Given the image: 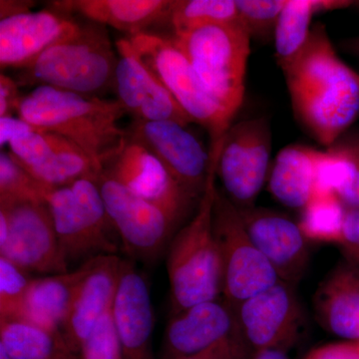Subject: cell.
I'll use <instances>...</instances> for the list:
<instances>
[{"label":"cell","instance_id":"cell-1","mask_svg":"<svg viewBox=\"0 0 359 359\" xmlns=\"http://www.w3.org/2000/svg\"><path fill=\"white\" fill-rule=\"evenodd\" d=\"M283 71L292 109L316 141L330 148L359 113V75L337 56L323 25Z\"/></svg>","mask_w":359,"mask_h":359},{"label":"cell","instance_id":"cell-2","mask_svg":"<svg viewBox=\"0 0 359 359\" xmlns=\"http://www.w3.org/2000/svg\"><path fill=\"white\" fill-rule=\"evenodd\" d=\"M16 114L33 126L72 142L100 172L128 137V130L120 126L128 114L117 99L39 86L22 96Z\"/></svg>","mask_w":359,"mask_h":359},{"label":"cell","instance_id":"cell-3","mask_svg":"<svg viewBox=\"0 0 359 359\" xmlns=\"http://www.w3.org/2000/svg\"><path fill=\"white\" fill-rule=\"evenodd\" d=\"M207 183L193 219L169 243L167 273L173 314L219 299L223 292L221 255L212 226L219 151H211Z\"/></svg>","mask_w":359,"mask_h":359},{"label":"cell","instance_id":"cell-4","mask_svg":"<svg viewBox=\"0 0 359 359\" xmlns=\"http://www.w3.org/2000/svg\"><path fill=\"white\" fill-rule=\"evenodd\" d=\"M117 60L107 27L88 21L21 68L15 80L20 86H49L97 96L113 86Z\"/></svg>","mask_w":359,"mask_h":359},{"label":"cell","instance_id":"cell-5","mask_svg":"<svg viewBox=\"0 0 359 359\" xmlns=\"http://www.w3.org/2000/svg\"><path fill=\"white\" fill-rule=\"evenodd\" d=\"M172 39L210 95L233 119L245 99L249 33L237 22L204 26Z\"/></svg>","mask_w":359,"mask_h":359},{"label":"cell","instance_id":"cell-6","mask_svg":"<svg viewBox=\"0 0 359 359\" xmlns=\"http://www.w3.org/2000/svg\"><path fill=\"white\" fill-rule=\"evenodd\" d=\"M128 39L141 60L159 78L184 112L207 130L211 147L219 145L233 119L210 95L173 39L151 32Z\"/></svg>","mask_w":359,"mask_h":359},{"label":"cell","instance_id":"cell-7","mask_svg":"<svg viewBox=\"0 0 359 359\" xmlns=\"http://www.w3.org/2000/svg\"><path fill=\"white\" fill-rule=\"evenodd\" d=\"M56 233L68 263L117 254L118 247L96 177L51 189L46 196Z\"/></svg>","mask_w":359,"mask_h":359},{"label":"cell","instance_id":"cell-8","mask_svg":"<svg viewBox=\"0 0 359 359\" xmlns=\"http://www.w3.org/2000/svg\"><path fill=\"white\" fill-rule=\"evenodd\" d=\"M215 237L221 255L224 302L237 309L280 282L278 273L252 240L236 207L217 191L212 212Z\"/></svg>","mask_w":359,"mask_h":359},{"label":"cell","instance_id":"cell-9","mask_svg":"<svg viewBox=\"0 0 359 359\" xmlns=\"http://www.w3.org/2000/svg\"><path fill=\"white\" fill-rule=\"evenodd\" d=\"M271 131L268 118L231 124L219 147L217 177L224 193L238 209L254 207L269 178Z\"/></svg>","mask_w":359,"mask_h":359},{"label":"cell","instance_id":"cell-10","mask_svg":"<svg viewBox=\"0 0 359 359\" xmlns=\"http://www.w3.org/2000/svg\"><path fill=\"white\" fill-rule=\"evenodd\" d=\"M96 182L111 223L126 252L146 261L155 259L171 242L176 226L173 219L103 172L96 177Z\"/></svg>","mask_w":359,"mask_h":359},{"label":"cell","instance_id":"cell-11","mask_svg":"<svg viewBox=\"0 0 359 359\" xmlns=\"http://www.w3.org/2000/svg\"><path fill=\"white\" fill-rule=\"evenodd\" d=\"M6 212L8 233L0 244V257L26 273L56 275L69 271L46 203H25Z\"/></svg>","mask_w":359,"mask_h":359},{"label":"cell","instance_id":"cell-12","mask_svg":"<svg viewBox=\"0 0 359 359\" xmlns=\"http://www.w3.org/2000/svg\"><path fill=\"white\" fill-rule=\"evenodd\" d=\"M102 172L157 205L176 224L193 202L162 162L129 134L122 147L104 165Z\"/></svg>","mask_w":359,"mask_h":359},{"label":"cell","instance_id":"cell-13","mask_svg":"<svg viewBox=\"0 0 359 359\" xmlns=\"http://www.w3.org/2000/svg\"><path fill=\"white\" fill-rule=\"evenodd\" d=\"M235 311L241 339L255 353L287 349L297 339L304 320L292 285L283 280L238 304Z\"/></svg>","mask_w":359,"mask_h":359},{"label":"cell","instance_id":"cell-14","mask_svg":"<svg viewBox=\"0 0 359 359\" xmlns=\"http://www.w3.org/2000/svg\"><path fill=\"white\" fill-rule=\"evenodd\" d=\"M115 47L118 60L113 87L117 100L134 121H173L185 127L194 123L141 60L128 37L118 39Z\"/></svg>","mask_w":359,"mask_h":359},{"label":"cell","instance_id":"cell-15","mask_svg":"<svg viewBox=\"0 0 359 359\" xmlns=\"http://www.w3.org/2000/svg\"><path fill=\"white\" fill-rule=\"evenodd\" d=\"M128 134L140 142L166 167L195 200L202 197L210 169V154L185 126L173 121H134Z\"/></svg>","mask_w":359,"mask_h":359},{"label":"cell","instance_id":"cell-16","mask_svg":"<svg viewBox=\"0 0 359 359\" xmlns=\"http://www.w3.org/2000/svg\"><path fill=\"white\" fill-rule=\"evenodd\" d=\"M8 152L42 185L59 188L101 173L81 149L46 130L36 129L15 139Z\"/></svg>","mask_w":359,"mask_h":359},{"label":"cell","instance_id":"cell-17","mask_svg":"<svg viewBox=\"0 0 359 359\" xmlns=\"http://www.w3.org/2000/svg\"><path fill=\"white\" fill-rule=\"evenodd\" d=\"M240 212L250 238L280 280L290 285L299 282L308 268L309 250L299 224L282 212L263 208Z\"/></svg>","mask_w":359,"mask_h":359},{"label":"cell","instance_id":"cell-18","mask_svg":"<svg viewBox=\"0 0 359 359\" xmlns=\"http://www.w3.org/2000/svg\"><path fill=\"white\" fill-rule=\"evenodd\" d=\"M112 313L123 359H154L155 316L150 290L134 264L124 259Z\"/></svg>","mask_w":359,"mask_h":359},{"label":"cell","instance_id":"cell-19","mask_svg":"<svg viewBox=\"0 0 359 359\" xmlns=\"http://www.w3.org/2000/svg\"><path fill=\"white\" fill-rule=\"evenodd\" d=\"M79 26L68 14L32 11L0 20V66L25 67L52 44L65 39Z\"/></svg>","mask_w":359,"mask_h":359},{"label":"cell","instance_id":"cell-20","mask_svg":"<svg viewBox=\"0 0 359 359\" xmlns=\"http://www.w3.org/2000/svg\"><path fill=\"white\" fill-rule=\"evenodd\" d=\"M237 334L235 309L219 299L201 302L173 314L165 332V359L192 355Z\"/></svg>","mask_w":359,"mask_h":359},{"label":"cell","instance_id":"cell-21","mask_svg":"<svg viewBox=\"0 0 359 359\" xmlns=\"http://www.w3.org/2000/svg\"><path fill=\"white\" fill-rule=\"evenodd\" d=\"M123 259L117 255L92 259L91 268L78 290L62 327L68 346L78 354L82 342L112 309L121 276Z\"/></svg>","mask_w":359,"mask_h":359},{"label":"cell","instance_id":"cell-22","mask_svg":"<svg viewBox=\"0 0 359 359\" xmlns=\"http://www.w3.org/2000/svg\"><path fill=\"white\" fill-rule=\"evenodd\" d=\"M173 0H58L53 11L78 15L133 36L168 23Z\"/></svg>","mask_w":359,"mask_h":359},{"label":"cell","instance_id":"cell-23","mask_svg":"<svg viewBox=\"0 0 359 359\" xmlns=\"http://www.w3.org/2000/svg\"><path fill=\"white\" fill-rule=\"evenodd\" d=\"M314 309L320 325L346 340H359V269L339 264L316 290Z\"/></svg>","mask_w":359,"mask_h":359},{"label":"cell","instance_id":"cell-24","mask_svg":"<svg viewBox=\"0 0 359 359\" xmlns=\"http://www.w3.org/2000/svg\"><path fill=\"white\" fill-rule=\"evenodd\" d=\"M91 264L90 259L74 271L32 278L22 320L52 332H62L78 290Z\"/></svg>","mask_w":359,"mask_h":359},{"label":"cell","instance_id":"cell-25","mask_svg":"<svg viewBox=\"0 0 359 359\" xmlns=\"http://www.w3.org/2000/svg\"><path fill=\"white\" fill-rule=\"evenodd\" d=\"M318 151L302 145H292L280 151L269 174V190L280 204L302 210L314 190Z\"/></svg>","mask_w":359,"mask_h":359},{"label":"cell","instance_id":"cell-26","mask_svg":"<svg viewBox=\"0 0 359 359\" xmlns=\"http://www.w3.org/2000/svg\"><path fill=\"white\" fill-rule=\"evenodd\" d=\"M351 4L346 0H287L273 33L276 60L280 69L285 70L306 46L314 15Z\"/></svg>","mask_w":359,"mask_h":359},{"label":"cell","instance_id":"cell-27","mask_svg":"<svg viewBox=\"0 0 359 359\" xmlns=\"http://www.w3.org/2000/svg\"><path fill=\"white\" fill-rule=\"evenodd\" d=\"M0 346L13 359H80L62 332H52L25 320L0 321Z\"/></svg>","mask_w":359,"mask_h":359},{"label":"cell","instance_id":"cell-28","mask_svg":"<svg viewBox=\"0 0 359 359\" xmlns=\"http://www.w3.org/2000/svg\"><path fill=\"white\" fill-rule=\"evenodd\" d=\"M346 210L337 195L313 196L297 224L309 242L339 245Z\"/></svg>","mask_w":359,"mask_h":359},{"label":"cell","instance_id":"cell-29","mask_svg":"<svg viewBox=\"0 0 359 359\" xmlns=\"http://www.w3.org/2000/svg\"><path fill=\"white\" fill-rule=\"evenodd\" d=\"M236 0H173L167 25L173 35L204 26L237 23Z\"/></svg>","mask_w":359,"mask_h":359},{"label":"cell","instance_id":"cell-30","mask_svg":"<svg viewBox=\"0 0 359 359\" xmlns=\"http://www.w3.org/2000/svg\"><path fill=\"white\" fill-rule=\"evenodd\" d=\"M51 189L42 185L8 151L0 153V208L25 203H46Z\"/></svg>","mask_w":359,"mask_h":359},{"label":"cell","instance_id":"cell-31","mask_svg":"<svg viewBox=\"0 0 359 359\" xmlns=\"http://www.w3.org/2000/svg\"><path fill=\"white\" fill-rule=\"evenodd\" d=\"M30 280L26 271L0 257V321L22 320Z\"/></svg>","mask_w":359,"mask_h":359},{"label":"cell","instance_id":"cell-32","mask_svg":"<svg viewBox=\"0 0 359 359\" xmlns=\"http://www.w3.org/2000/svg\"><path fill=\"white\" fill-rule=\"evenodd\" d=\"M238 21L250 39L273 36L287 0H236Z\"/></svg>","mask_w":359,"mask_h":359},{"label":"cell","instance_id":"cell-33","mask_svg":"<svg viewBox=\"0 0 359 359\" xmlns=\"http://www.w3.org/2000/svg\"><path fill=\"white\" fill-rule=\"evenodd\" d=\"M80 359H123L112 309L97 323L78 351Z\"/></svg>","mask_w":359,"mask_h":359},{"label":"cell","instance_id":"cell-34","mask_svg":"<svg viewBox=\"0 0 359 359\" xmlns=\"http://www.w3.org/2000/svg\"><path fill=\"white\" fill-rule=\"evenodd\" d=\"M334 145H337L348 157L353 169L351 184L340 194L339 199L347 209L359 208V138L337 141Z\"/></svg>","mask_w":359,"mask_h":359},{"label":"cell","instance_id":"cell-35","mask_svg":"<svg viewBox=\"0 0 359 359\" xmlns=\"http://www.w3.org/2000/svg\"><path fill=\"white\" fill-rule=\"evenodd\" d=\"M339 245L347 263L359 269V208L346 210Z\"/></svg>","mask_w":359,"mask_h":359},{"label":"cell","instance_id":"cell-36","mask_svg":"<svg viewBox=\"0 0 359 359\" xmlns=\"http://www.w3.org/2000/svg\"><path fill=\"white\" fill-rule=\"evenodd\" d=\"M248 348L240 334L222 340L218 344L181 359H245Z\"/></svg>","mask_w":359,"mask_h":359},{"label":"cell","instance_id":"cell-37","mask_svg":"<svg viewBox=\"0 0 359 359\" xmlns=\"http://www.w3.org/2000/svg\"><path fill=\"white\" fill-rule=\"evenodd\" d=\"M304 359H359V340H346L316 347Z\"/></svg>","mask_w":359,"mask_h":359},{"label":"cell","instance_id":"cell-38","mask_svg":"<svg viewBox=\"0 0 359 359\" xmlns=\"http://www.w3.org/2000/svg\"><path fill=\"white\" fill-rule=\"evenodd\" d=\"M20 84L13 78L0 75V117L13 115L18 111L22 96Z\"/></svg>","mask_w":359,"mask_h":359},{"label":"cell","instance_id":"cell-39","mask_svg":"<svg viewBox=\"0 0 359 359\" xmlns=\"http://www.w3.org/2000/svg\"><path fill=\"white\" fill-rule=\"evenodd\" d=\"M39 127L33 126L30 123L25 121L21 118L14 117L13 115L0 117V146L2 150L15 139L23 135L30 133Z\"/></svg>","mask_w":359,"mask_h":359},{"label":"cell","instance_id":"cell-40","mask_svg":"<svg viewBox=\"0 0 359 359\" xmlns=\"http://www.w3.org/2000/svg\"><path fill=\"white\" fill-rule=\"evenodd\" d=\"M34 1L30 0H1L0 1V20L32 13Z\"/></svg>","mask_w":359,"mask_h":359},{"label":"cell","instance_id":"cell-41","mask_svg":"<svg viewBox=\"0 0 359 359\" xmlns=\"http://www.w3.org/2000/svg\"><path fill=\"white\" fill-rule=\"evenodd\" d=\"M250 359H289L287 349L273 348L257 351Z\"/></svg>","mask_w":359,"mask_h":359},{"label":"cell","instance_id":"cell-42","mask_svg":"<svg viewBox=\"0 0 359 359\" xmlns=\"http://www.w3.org/2000/svg\"><path fill=\"white\" fill-rule=\"evenodd\" d=\"M341 46L344 47V50L359 57V36L344 40L341 42Z\"/></svg>","mask_w":359,"mask_h":359},{"label":"cell","instance_id":"cell-43","mask_svg":"<svg viewBox=\"0 0 359 359\" xmlns=\"http://www.w3.org/2000/svg\"><path fill=\"white\" fill-rule=\"evenodd\" d=\"M0 359H13L1 346H0Z\"/></svg>","mask_w":359,"mask_h":359}]
</instances>
